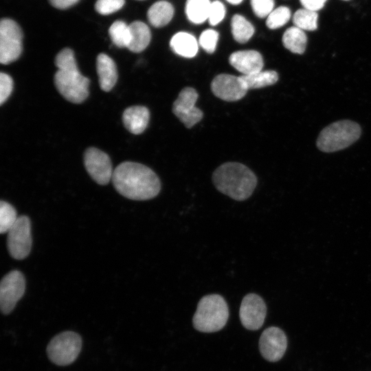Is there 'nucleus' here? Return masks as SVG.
Wrapping results in <instances>:
<instances>
[{
  "label": "nucleus",
  "instance_id": "14",
  "mask_svg": "<svg viewBox=\"0 0 371 371\" xmlns=\"http://www.w3.org/2000/svg\"><path fill=\"white\" fill-rule=\"evenodd\" d=\"M211 89L216 97L229 102L241 99L248 91L240 76L227 74L216 76L211 83Z\"/></svg>",
  "mask_w": 371,
  "mask_h": 371
},
{
  "label": "nucleus",
  "instance_id": "34",
  "mask_svg": "<svg viewBox=\"0 0 371 371\" xmlns=\"http://www.w3.org/2000/svg\"><path fill=\"white\" fill-rule=\"evenodd\" d=\"M327 0H300L303 8L313 11L321 10Z\"/></svg>",
  "mask_w": 371,
  "mask_h": 371
},
{
  "label": "nucleus",
  "instance_id": "23",
  "mask_svg": "<svg viewBox=\"0 0 371 371\" xmlns=\"http://www.w3.org/2000/svg\"><path fill=\"white\" fill-rule=\"evenodd\" d=\"M240 78L247 89L265 87L275 84L278 80V73L273 70L260 71Z\"/></svg>",
  "mask_w": 371,
  "mask_h": 371
},
{
  "label": "nucleus",
  "instance_id": "31",
  "mask_svg": "<svg viewBox=\"0 0 371 371\" xmlns=\"http://www.w3.org/2000/svg\"><path fill=\"white\" fill-rule=\"evenodd\" d=\"M225 13L224 4L218 0H215L211 2L207 20L211 25H216L223 20Z\"/></svg>",
  "mask_w": 371,
  "mask_h": 371
},
{
  "label": "nucleus",
  "instance_id": "6",
  "mask_svg": "<svg viewBox=\"0 0 371 371\" xmlns=\"http://www.w3.org/2000/svg\"><path fill=\"white\" fill-rule=\"evenodd\" d=\"M81 348L80 336L72 331H65L52 339L47 347V354L54 363L67 366L76 359Z\"/></svg>",
  "mask_w": 371,
  "mask_h": 371
},
{
  "label": "nucleus",
  "instance_id": "17",
  "mask_svg": "<svg viewBox=\"0 0 371 371\" xmlns=\"http://www.w3.org/2000/svg\"><path fill=\"white\" fill-rule=\"evenodd\" d=\"M150 118L148 109L144 106H133L126 109L122 114L125 128L131 133L138 135L146 128Z\"/></svg>",
  "mask_w": 371,
  "mask_h": 371
},
{
  "label": "nucleus",
  "instance_id": "4",
  "mask_svg": "<svg viewBox=\"0 0 371 371\" xmlns=\"http://www.w3.org/2000/svg\"><path fill=\"white\" fill-rule=\"evenodd\" d=\"M228 317L229 309L224 298L211 294L203 296L199 302L192 322L197 330L212 333L222 329Z\"/></svg>",
  "mask_w": 371,
  "mask_h": 371
},
{
  "label": "nucleus",
  "instance_id": "1",
  "mask_svg": "<svg viewBox=\"0 0 371 371\" xmlns=\"http://www.w3.org/2000/svg\"><path fill=\"white\" fill-rule=\"evenodd\" d=\"M112 181L115 190L132 200H148L160 192L161 183L148 166L133 161H124L113 170Z\"/></svg>",
  "mask_w": 371,
  "mask_h": 371
},
{
  "label": "nucleus",
  "instance_id": "37",
  "mask_svg": "<svg viewBox=\"0 0 371 371\" xmlns=\"http://www.w3.org/2000/svg\"><path fill=\"white\" fill-rule=\"evenodd\" d=\"M344 1H348V0H344Z\"/></svg>",
  "mask_w": 371,
  "mask_h": 371
},
{
  "label": "nucleus",
  "instance_id": "10",
  "mask_svg": "<svg viewBox=\"0 0 371 371\" xmlns=\"http://www.w3.org/2000/svg\"><path fill=\"white\" fill-rule=\"evenodd\" d=\"M85 168L91 177L100 185H106L112 179L113 170L109 155L101 150L90 147L84 154Z\"/></svg>",
  "mask_w": 371,
  "mask_h": 371
},
{
  "label": "nucleus",
  "instance_id": "13",
  "mask_svg": "<svg viewBox=\"0 0 371 371\" xmlns=\"http://www.w3.org/2000/svg\"><path fill=\"white\" fill-rule=\"evenodd\" d=\"M287 346L286 335L278 327L265 329L259 340V348L262 356L267 361L275 362L283 357Z\"/></svg>",
  "mask_w": 371,
  "mask_h": 371
},
{
  "label": "nucleus",
  "instance_id": "24",
  "mask_svg": "<svg viewBox=\"0 0 371 371\" xmlns=\"http://www.w3.org/2000/svg\"><path fill=\"white\" fill-rule=\"evenodd\" d=\"M232 33L234 40L240 43H247L254 34V27L243 16L236 14L231 21Z\"/></svg>",
  "mask_w": 371,
  "mask_h": 371
},
{
  "label": "nucleus",
  "instance_id": "5",
  "mask_svg": "<svg viewBox=\"0 0 371 371\" xmlns=\"http://www.w3.org/2000/svg\"><path fill=\"white\" fill-rule=\"evenodd\" d=\"M361 127L355 122L341 120L325 127L317 140V148L326 153L342 150L355 142L360 137Z\"/></svg>",
  "mask_w": 371,
  "mask_h": 371
},
{
  "label": "nucleus",
  "instance_id": "33",
  "mask_svg": "<svg viewBox=\"0 0 371 371\" xmlns=\"http://www.w3.org/2000/svg\"><path fill=\"white\" fill-rule=\"evenodd\" d=\"M13 89L12 78L7 74H0V104H3L9 98Z\"/></svg>",
  "mask_w": 371,
  "mask_h": 371
},
{
  "label": "nucleus",
  "instance_id": "2",
  "mask_svg": "<svg viewBox=\"0 0 371 371\" xmlns=\"http://www.w3.org/2000/svg\"><path fill=\"white\" fill-rule=\"evenodd\" d=\"M58 71L54 84L58 92L69 102L80 104L89 95V79L79 71L74 51L64 48L56 56Z\"/></svg>",
  "mask_w": 371,
  "mask_h": 371
},
{
  "label": "nucleus",
  "instance_id": "36",
  "mask_svg": "<svg viewBox=\"0 0 371 371\" xmlns=\"http://www.w3.org/2000/svg\"><path fill=\"white\" fill-rule=\"evenodd\" d=\"M226 1L231 4L238 5L243 0H226Z\"/></svg>",
  "mask_w": 371,
  "mask_h": 371
},
{
  "label": "nucleus",
  "instance_id": "26",
  "mask_svg": "<svg viewBox=\"0 0 371 371\" xmlns=\"http://www.w3.org/2000/svg\"><path fill=\"white\" fill-rule=\"evenodd\" d=\"M317 12L303 8L294 13L293 22L295 27L302 30L313 31L317 28Z\"/></svg>",
  "mask_w": 371,
  "mask_h": 371
},
{
  "label": "nucleus",
  "instance_id": "11",
  "mask_svg": "<svg viewBox=\"0 0 371 371\" xmlns=\"http://www.w3.org/2000/svg\"><path fill=\"white\" fill-rule=\"evenodd\" d=\"M198 93L192 87L183 89L172 105L174 114L187 128H191L203 117V112L195 106Z\"/></svg>",
  "mask_w": 371,
  "mask_h": 371
},
{
  "label": "nucleus",
  "instance_id": "3",
  "mask_svg": "<svg viewBox=\"0 0 371 371\" xmlns=\"http://www.w3.org/2000/svg\"><path fill=\"white\" fill-rule=\"evenodd\" d=\"M212 181L218 191L236 201L248 199L257 185L255 174L238 162H227L218 167Z\"/></svg>",
  "mask_w": 371,
  "mask_h": 371
},
{
  "label": "nucleus",
  "instance_id": "32",
  "mask_svg": "<svg viewBox=\"0 0 371 371\" xmlns=\"http://www.w3.org/2000/svg\"><path fill=\"white\" fill-rule=\"evenodd\" d=\"M254 14L259 18L267 17L274 9V0H250Z\"/></svg>",
  "mask_w": 371,
  "mask_h": 371
},
{
  "label": "nucleus",
  "instance_id": "8",
  "mask_svg": "<svg viewBox=\"0 0 371 371\" xmlns=\"http://www.w3.org/2000/svg\"><path fill=\"white\" fill-rule=\"evenodd\" d=\"M8 249L11 256L17 260L25 258L32 248L31 222L27 216L18 217L8 232Z\"/></svg>",
  "mask_w": 371,
  "mask_h": 371
},
{
  "label": "nucleus",
  "instance_id": "19",
  "mask_svg": "<svg viewBox=\"0 0 371 371\" xmlns=\"http://www.w3.org/2000/svg\"><path fill=\"white\" fill-rule=\"evenodd\" d=\"M131 41L128 49L135 53L144 50L149 45L151 32L148 26L139 21H133L129 25Z\"/></svg>",
  "mask_w": 371,
  "mask_h": 371
},
{
  "label": "nucleus",
  "instance_id": "28",
  "mask_svg": "<svg viewBox=\"0 0 371 371\" xmlns=\"http://www.w3.org/2000/svg\"><path fill=\"white\" fill-rule=\"evenodd\" d=\"M291 12L286 6L274 8L266 20L267 26L271 30H276L284 25L291 19Z\"/></svg>",
  "mask_w": 371,
  "mask_h": 371
},
{
  "label": "nucleus",
  "instance_id": "15",
  "mask_svg": "<svg viewBox=\"0 0 371 371\" xmlns=\"http://www.w3.org/2000/svg\"><path fill=\"white\" fill-rule=\"evenodd\" d=\"M230 65L243 75H249L262 70V55L255 50H240L232 53L229 58Z\"/></svg>",
  "mask_w": 371,
  "mask_h": 371
},
{
  "label": "nucleus",
  "instance_id": "35",
  "mask_svg": "<svg viewBox=\"0 0 371 371\" xmlns=\"http://www.w3.org/2000/svg\"><path fill=\"white\" fill-rule=\"evenodd\" d=\"M80 0H49L50 4L58 9H67L76 3Z\"/></svg>",
  "mask_w": 371,
  "mask_h": 371
},
{
  "label": "nucleus",
  "instance_id": "18",
  "mask_svg": "<svg viewBox=\"0 0 371 371\" xmlns=\"http://www.w3.org/2000/svg\"><path fill=\"white\" fill-rule=\"evenodd\" d=\"M170 46L175 54L185 58L195 56L199 49L196 38L186 32L176 33L170 41Z\"/></svg>",
  "mask_w": 371,
  "mask_h": 371
},
{
  "label": "nucleus",
  "instance_id": "21",
  "mask_svg": "<svg viewBox=\"0 0 371 371\" xmlns=\"http://www.w3.org/2000/svg\"><path fill=\"white\" fill-rule=\"evenodd\" d=\"M282 43L285 48L294 54H302L306 47L307 37L304 30L293 26L283 34Z\"/></svg>",
  "mask_w": 371,
  "mask_h": 371
},
{
  "label": "nucleus",
  "instance_id": "27",
  "mask_svg": "<svg viewBox=\"0 0 371 371\" xmlns=\"http://www.w3.org/2000/svg\"><path fill=\"white\" fill-rule=\"evenodd\" d=\"M15 208L9 203L1 201L0 203V232H8L17 221Z\"/></svg>",
  "mask_w": 371,
  "mask_h": 371
},
{
  "label": "nucleus",
  "instance_id": "25",
  "mask_svg": "<svg viewBox=\"0 0 371 371\" xmlns=\"http://www.w3.org/2000/svg\"><path fill=\"white\" fill-rule=\"evenodd\" d=\"M109 34L113 43L117 47H128L131 41L129 25L122 21H116L110 26Z\"/></svg>",
  "mask_w": 371,
  "mask_h": 371
},
{
  "label": "nucleus",
  "instance_id": "30",
  "mask_svg": "<svg viewBox=\"0 0 371 371\" xmlns=\"http://www.w3.org/2000/svg\"><path fill=\"white\" fill-rule=\"evenodd\" d=\"M124 3V0H98L95 8L99 14L106 15L120 10Z\"/></svg>",
  "mask_w": 371,
  "mask_h": 371
},
{
  "label": "nucleus",
  "instance_id": "9",
  "mask_svg": "<svg viewBox=\"0 0 371 371\" xmlns=\"http://www.w3.org/2000/svg\"><path fill=\"white\" fill-rule=\"evenodd\" d=\"M25 290V280L22 273L14 270L3 276L0 284V307L1 312L9 314Z\"/></svg>",
  "mask_w": 371,
  "mask_h": 371
},
{
  "label": "nucleus",
  "instance_id": "22",
  "mask_svg": "<svg viewBox=\"0 0 371 371\" xmlns=\"http://www.w3.org/2000/svg\"><path fill=\"white\" fill-rule=\"evenodd\" d=\"M211 2L210 0H187L185 12L188 20L194 24L207 20Z\"/></svg>",
  "mask_w": 371,
  "mask_h": 371
},
{
  "label": "nucleus",
  "instance_id": "16",
  "mask_svg": "<svg viewBox=\"0 0 371 371\" xmlns=\"http://www.w3.org/2000/svg\"><path fill=\"white\" fill-rule=\"evenodd\" d=\"M96 70L100 89L104 91H111L118 77L113 60L105 54H100L96 58Z\"/></svg>",
  "mask_w": 371,
  "mask_h": 371
},
{
  "label": "nucleus",
  "instance_id": "20",
  "mask_svg": "<svg viewBox=\"0 0 371 371\" xmlns=\"http://www.w3.org/2000/svg\"><path fill=\"white\" fill-rule=\"evenodd\" d=\"M174 12V7L170 2L159 1L149 8L147 17L153 26L161 27L166 25L172 20Z\"/></svg>",
  "mask_w": 371,
  "mask_h": 371
},
{
  "label": "nucleus",
  "instance_id": "12",
  "mask_svg": "<svg viewBox=\"0 0 371 371\" xmlns=\"http://www.w3.org/2000/svg\"><path fill=\"white\" fill-rule=\"evenodd\" d=\"M267 314V306L262 298L256 293L246 295L240 306L241 324L248 330L259 329L263 324Z\"/></svg>",
  "mask_w": 371,
  "mask_h": 371
},
{
  "label": "nucleus",
  "instance_id": "7",
  "mask_svg": "<svg viewBox=\"0 0 371 371\" xmlns=\"http://www.w3.org/2000/svg\"><path fill=\"white\" fill-rule=\"evenodd\" d=\"M23 32L14 20L2 19L0 22V62L8 65L16 60L21 56Z\"/></svg>",
  "mask_w": 371,
  "mask_h": 371
},
{
  "label": "nucleus",
  "instance_id": "29",
  "mask_svg": "<svg viewBox=\"0 0 371 371\" xmlns=\"http://www.w3.org/2000/svg\"><path fill=\"white\" fill-rule=\"evenodd\" d=\"M218 32L212 29L204 30L200 35L199 44L207 53H213L218 41Z\"/></svg>",
  "mask_w": 371,
  "mask_h": 371
}]
</instances>
